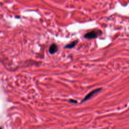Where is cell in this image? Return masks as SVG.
Instances as JSON below:
<instances>
[{"label":"cell","mask_w":129,"mask_h":129,"mask_svg":"<svg viewBox=\"0 0 129 129\" xmlns=\"http://www.w3.org/2000/svg\"><path fill=\"white\" fill-rule=\"evenodd\" d=\"M77 42H78V40H75V41L71 42V43H70L69 44H67L64 47L66 48H73L77 44Z\"/></svg>","instance_id":"cell-4"},{"label":"cell","mask_w":129,"mask_h":129,"mask_svg":"<svg viewBox=\"0 0 129 129\" xmlns=\"http://www.w3.org/2000/svg\"><path fill=\"white\" fill-rule=\"evenodd\" d=\"M100 33H101V32L100 31H98V30L92 31L90 32L86 33L84 35V37L86 38H88V39L95 38L98 36V35H100Z\"/></svg>","instance_id":"cell-1"},{"label":"cell","mask_w":129,"mask_h":129,"mask_svg":"<svg viewBox=\"0 0 129 129\" xmlns=\"http://www.w3.org/2000/svg\"><path fill=\"white\" fill-rule=\"evenodd\" d=\"M0 129H2V128H1V127H0Z\"/></svg>","instance_id":"cell-5"},{"label":"cell","mask_w":129,"mask_h":129,"mask_svg":"<svg viewBox=\"0 0 129 129\" xmlns=\"http://www.w3.org/2000/svg\"><path fill=\"white\" fill-rule=\"evenodd\" d=\"M100 90H101V89L99 88V89H95V90L92 91V92H91L90 93H89L84 98V99L83 100V101H86V100H88V99L90 98L91 97H92V95H93L94 94H95V93H96L97 92H98V91H99Z\"/></svg>","instance_id":"cell-2"},{"label":"cell","mask_w":129,"mask_h":129,"mask_svg":"<svg viewBox=\"0 0 129 129\" xmlns=\"http://www.w3.org/2000/svg\"><path fill=\"white\" fill-rule=\"evenodd\" d=\"M57 50V46L55 44H52L49 47V52L50 54H53L55 53Z\"/></svg>","instance_id":"cell-3"}]
</instances>
